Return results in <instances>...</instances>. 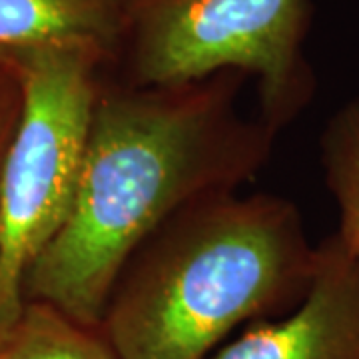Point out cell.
<instances>
[{
	"label": "cell",
	"instance_id": "8",
	"mask_svg": "<svg viewBox=\"0 0 359 359\" xmlns=\"http://www.w3.org/2000/svg\"><path fill=\"white\" fill-rule=\"evenodd\" d=\"M320 158L325 186L339 214L335 233L359 262V94L327 120Z\"/></svg>",
	"mask_w": 359,
	"mask_h": 359
},
{
	"label": "cell",
	"instance_id": "3",
	"mask_svg": "<svg viewBox=\"0 0 359 359\" xmlns=\"http://www.w3.org/2000/svg\"><path fill=\"white\" fill-rule=\"evenodd\" d=\"M18 70L25 108L0 174V337L25 308L30 268L70 216L90 122L110 60L90 46L2 54Z\"/></svg>",
	"mask_w": 359,
	"mask_h": 359
},
{
	"label": "cell",
	"instance_id": "5",
	"mask_svg": "<svg viewBox=\"0 0 359 359\" xmlns=\"http://www.w3.org/2000/svg\"><path fill=\"white\" fill-rule=\"evenodd\" d=\"M212 359H359V262L337 233L318 244L306 297L244 327Z\"/></svg>",
	"mask_w": 359,
	"mask_h": 359
},
{
	"label": "cell",
	"instance_id": "9",
	"mask_svg": "<svg viewBox=\"0 0 359 359\" xmlns=\"http://www.w3.org/2000/svg\"><path fill=\"white\" fill-rule=\"evenodd\" d=\"M25 108V90L18 70L8 60L0 58V174L8 148L18 130Z\"/></svg>",
	"mask_w": 359,
	"mask_h": 359
},
{
	"label": "cell",
	"instance_id": "2",
	"mask_svg": "<svg viewBox=\"0 0 359 359\" xmlns=\"http://www.w3.org/2000/svg\"><path fill=\"white\" fill-rule=\"evenodd\" d=\"M316 269L318 245L292 200L212 194L132 252L100 332L118 359H212L233 332L295 308Z\"/></svg>",
	"mask_w": 359,
	"mask_h": 359
},
{
	"label": "cell",
	"instance_id": "7",
	"mask_svg": "<svg viewBox=\"0 0 359 359\" xmlns=\"http://www.w3.org/2000/svg\"><path fill=\"white\" fill-rule=\"evenodd\" d=\"M0 359H118L100 327L84 325L44 302L26 299L0 337Z\"/></svg>",
	"mask_w": 359,
	"mask_h": 359
},
{
	"label": "cell",
	"instance_id": "1",
	"mask_svg": "<svg viewBox=\"0 0 359 359\" xmlns=\"http://www.w3.org/2000/svg\"><path fill=\"white\" fill-rule=\"evenodd\" d=\"M244 78L134 86L104 72L74 204L28 271L25 299L100 327L120 268L162 222L256 178L278 132L242 114Z\"/></svg>",
	"mask_w": 359,
	"mask_h": 359
},
{
	"label": "cell",
	"instance_id": "6",
	"mask_svg": "<svg viewBox=\"0 0 359 359\" xmlns=\"http://www.w3.org/2000/svg\"><path fill=\"white\" fill-rule=\"evenodd\" d=\"M144 0H0V56L40 46H90L114 68Z\"/></svg>",
	"mask_w": 359,
	"mask_h": 359
},
{
	"label": "cell",
	"instance_id": "4",
	"mask_svg": "<svg viewBox=\"0 0 359 359\" xmlns=\"http://www.w3.org/2000/svg\"><path fill=\"white\" fill-rule=\"evenodd\" d=\"M311 14V0H144L110 72L134 86L256 78L259 118L280 132L318 86L306 56Z\"/></svg>",
	"mask_w": 359,
	"mask_h": 359
}]
</instances>
